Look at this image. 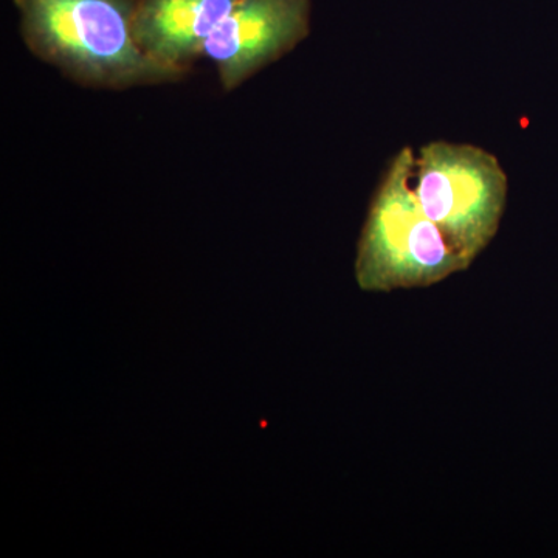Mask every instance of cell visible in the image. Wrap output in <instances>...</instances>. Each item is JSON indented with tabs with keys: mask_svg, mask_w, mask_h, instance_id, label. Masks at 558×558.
Returning a JSON list of instances; mask_svg holds the SVG:
<instances>
[{
	"mask_svg": "<svg viewBox=\"0 0 558 558\" xmlns=\"http://www.w3.org/2000/svg\"><path fill=\"white\" fill-rule=\"evenodd\" d=\"M414 161L413 148L398 150L371 199L354 264L355 281L363 292L429 288L470 269L418 207Z\"/></svg>",
	"mask_w": 558,
	"mask_h": 558,
	"instance_id": "7a4b0ae2",
	"label": "cell"
},
{
	"mask_svg": "<svg viewBox=\"0 0 558 558\" xmlns=\"http://www.w3.org/2000/svg\"><path fill=\"white\" fill-rule=\"evenodd\" d=\"M33 53L86 86L124 87L182 78L135 40L137 0H16Z\"/></svg>",
	"mask_w": 558,
	"mask_h": 558,
	"instance_id": "6da1fadb",
	"label": "cell"
},
{
	"mask_svg": "<svg viewBox=\"0 0 558 558\" xmlns=\"http://www.w3.org/2000/svg\"><path fill=\"white\" fill-rule=\"evenodd\" d=\"M311 0H238L205 43L220 81L233 90L310 35Z\"/></svg>",
	"mask_w": 558,
	"mask_h": 558,
	"instance_id": "277c9868",
	"label": "cell"
},
{
	"mask_svg": "<svg viewBox=\"0 0 558 558\" xmlns=\"http://www.w3.org/2000/svg\"><path fill=\"white\" fill-rule=\"evenodd\" d=\"M413 190L424 215L472 266L497 236L508 205V174L497 156L470 143H425Z\"/></svg>",
	"mask_w": 558,
	"mask_h": 558,
	"instance_id": "3957f363",
	"label": "cell"
},
{
	"mask_svg": "<svg viewBox=\"0 0 558 558\" xmlns=\"http://www.w3.org/2000/svg\"><path fill=\"white\" fill-rule=\"evenodd\" d=\"M238 0H140L134 36L154 60L183 69L199 57L205 43Z\"/></svg>",
	"mask_w": 558,
	"mask_h": 558,
	"instance_id": "5b68a950",
	"label": "cell"
}]
</instances>
